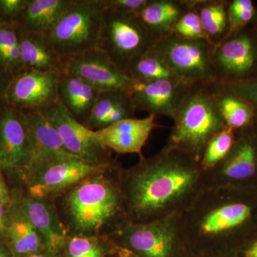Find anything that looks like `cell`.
<instances>
[{"instance_id":"obj_1","label":"cell","mask_w":257,"mask_h":257,"mask_svg":"<svg viewBox=\"0 0 257 257\" xmlns=\"http://www.w3.org/2000/svg\"><path fill=\"white\" fill-rule=\"evenodd\" d=\"M120 184L127 220L135 223L183 213L207 187L199 162L167 144L154 156L121 168Z\"/></svg>"},{"instance_id":"obj_2","label":"cell","mask_w":257,"mask_h":257,"mask_svg":"<svg viewBox=\"0 0 257 257\" xmlns=\"http://www.w3.org/2000/svg\"><path fill=\"white\" fill-rule=\"evenodd\" d=\"M189 253L233 257L257 235V186L206 187L182 214Z\"/></svg>"},{"instance_id":"obj_3","label":"cell","mask_w":257,"mask_h":257,"mask_svg":"<svg viewBox=\"0 0 257 257\" xmlns=\"http://www.w3.org/2000/svg\"><path fill=\"white\" fill-rule=\"evenodd\" d=\"M119 164L84 179L67 191L63 209L74 234L106 236L126 217Z\"/></svg>"},{"instance_id":"obj_4","label":"cell","mask_w":257,"mask_h":257,"mask_svg":"<svg viewBox=\"0 0 257 257\" xmlns=\"http://www.w3.org/2000/svg\"><path fill=\"white\" fill-rule=\"evenodd\" d=\"M213 84L189 86L167 140V145L198 162L209 140L226 127L214 100Z\"/></svg>"},{"instance_id":"obj_5","label":"cell","mask_w":257,"mask_h":257,"mask_svg":"<svg viewBox=\"0 0 257 257\" xmlns=\"http://www.w3.org/2000/svg\"><path fill=\"white\" fill-rule=\"evenodd\" d=\"M117 164L115 160L94 163L66 151L57 152L31 161L23 174L28 184L29 196L47 200Z\"/></svg>"},{"instance_id":"obj_6","label":"cell","mask_w":257,"mask_h":257,"mask_svg":"<svg viewBox=\"0 0 257 257\" xmlns=\"http://www.w3.org/2000/svg\"><path fill=\"white\" fill-rule=\"evenodd\" d=\"M182 214L176 213L149 223L126 221L107 237L140 257H189Z\"/></svg>"},{"instance_id":"obj_7","label":"cell","mask_w":257,"mask_h":257,"mask_svg":"<svg viewBox=\"0 0 257 257\" xmlns=\"http://www.w3.org/2000/svg\"><path fill=\"white\" fill-rule=\"evenodd\" d=\"M106 0H77L47 36L64 60L97 47Z\"/></svg>"},{"instance_id":"obj_8","label":"cell","mask_w":257,"mask_h":257,"mask_svg":"<svg viewBox=\"0 0 257 257\" xmlns=\"http://www.w3.org/2000/svg\"><path fill=\"white\" fill-rule=\"evenodd\" d=\"M157 41L138 15L106 5L96 48L120 68L127 72L132 62L151 50Z\"/></svg>"},{"instance_id":"obj_9","label":"cell","mask_w":257,"mask_h":257,"mask_svg":"<svg viewBox=\"0 0 257 257\" xmlns=\"http://www.w3.org/2000/svg\"><path fill=\"white\" fill-rule=\"evenodd\" d=\"M213 47L205 40H184L170 34L157 40L153 49L184 84L192 85L217 82Z\"/></svg>"},{"instance_id":"obj_10","label":"cell","mask_w":257,"mask_h":257,"mask_svg":"<svg viewBox=\"0 0 257 257\" xmlns=\"http://www.w3.org/2000/svg\"><path fill=\"white\" fill-rule=\"evenodd\" d=\"M205 175L206 187L257 186V130L255 123L250 127L236 132V140L227 156L215 169Z\"/></svg>"},{"instance_id":"obj_11","label":"cell","mask_w":257,"mask_h":257,"mask_svg":"<svg viewBox=\"0 0 257 257\" xmlns=\"http://www.w3.org/2000/svg\"><path fill=\"white\" fill-rule=\"evenodd\" d=\"M212 62L217 82H237L257 77V42L251 27L214 45Z\"/></svg>"},{"instance_id":"obj_12","label":"cell","mask_w":257,"mask_h":257,"mask_svg":"<svg viewBox=\"0 0 257 257\" xmlns=\"http://www.w3.org/2000/svg\"><path fill=\"white\" fill-rule=\"evenodd\" d=\"M62 73L72 74L99 92L124 91L131 94L136 82L98 48L64 60Z\"/></svg>"},{"instance_id":"obj_13","label":"cell","mask_w":257,"mask_h":257,"mask_svg":"<svg viewBox=\"0 0 257 257\" xmlns=\"http://www.w3.org/2000/svg\"><path fill=\"white\" fill-rule=\"evenodd\" d=\"M40 111L57 130L64 149L69 154L94 163L114 160L111 151L101 147L93 138L92 130L74 119L60 100Z\"/></svg>"},{"instance_id":"obj_14","label":"cell","mask_w":257,"mask_h":257,"mask_svg":"<svg viewBox=\"0 0 257 257\" xmlns=\"http://www.w3.org/2000/svg\"><path fill=\"white\" fill-rule=\"evenodd\" d=\"M31 159L25 115L7 103L0 107V170L23 173Z\"/></svg>"},{"instance_id":"obj_15","label":"cell","mask_w":257,"mask_h":257,"mask_svg":"<svg viewBox=\"0 0 257 257\" xmlns=\"http://www.w3.org/2000/svg\"><path fill=\"white\" fill-rule=\"evenodd\" d=\"M61 72L23 71L10 83L7 102L21 111L41 110L59 100Z\"/></svg>"},{"instance_id":"obj_16","label":"cell","mask_w":257,"mask_h":257,"mask_svg":"<svg viewBox=\"0 0 257 257\" xmlns=\"http://www.w3.org/2000/svg\"><path fill=\"white\" fill-rule=\"evenodd\" d=\"M156 116L150 115L144 119H123L101 130H92V137L101 147L120 155L138 154L142 151L154 128L159 126Z\"/></svg>"},{"instance_id":"obj_17","label":"cell","mask_w":257,"mask_h":257,"mask_svg":"<svg viewBox=\"0 0 257 257\" xmlns=\"http://www.w3.org/2000/svg\"><path fill=\"white\" fill-rule=\"evenodd\" d=\"M189 86L173 80L136 82L130 96L136 111L167 116L173 120Z\"/></svg>"},{"instance_id":"obj_18","label":"cell","mask_w":257,"mask_h":257,"mask_svg":"<svg viewBox=\"0 0 257 257\" xmlns=\"http://www.w3.org/2000/svg\"><path fill=\"white\" fill-rule=\"evenodd\" d=\"M18 204L38 231L49 252L60 256L68 234L56 210L47 199L28 196Z\"/></svg>"},{"instance_id":"obj_19","label":"cell","mask_w":257,"mask_h":257,"mask_svg":"<svg viewBox=\"0 0 257 257\" xmlns=\"http://www.w3.org/2000/svg\"><path fill=\"white\" fill-rule=\"evenodd\" d=\"M194 4V0H148L137 15L157 40L172 34L179 19Z\"/></svg>"},{"instance_id":"obj_20","label":"cell","mask_w":257,"mask_h":257,"mask_svg":"<svg viewBox=\"0 0 257 257\" xmlns=\"http://www.w3.org/2000/svg\"><path fill=\"white\" fill-rule=\"evenodd\" d=\"M16 28L23 71L63 72L64 60L54 50L47 35Z\"/></svg>"},{"instance_id":"obj_21","label":"cell","mask_w":257,"mask_h":257,"mask_svg":"<svg viewBox=\"0 0 257 257\" xmlns=\"http://www.w3.org/2000/svg\"><path fill=\"white\" fill-rule=\"evenodd\" d=\"M5 241L14 257H27L47 251L38 231L17 202L8 208Z\"/></svg>"},{"instance_id":"obj_22","label":"cell","mask_w":257,"mask_h":257,"mask_svg":"<svg viewBox=\"0 0 257 257\" xmlns=\"http://www.w3.org/2000/svg\"><path fill=\"white\" fill-rule=\"evenodd\" d=\"M77 0H26L15 26L23 31L48 35Z\"/></svg>"},{"instance_id":"obj_23","label":"cell","mask_w":257,"mask_h":257,"mask_svg":"<svg viewBox=\"0 0 257 257\" xmlns=\"http://www.w3.org/2000/svg\"><path fill=\"white\" fill-rule=\"evenodd\" d=\"M99 91L76 76L61 74L59 81V100L74 119L86 124L95 104Z\"/></svg>"},{"instance_id":"obj_24","label":"cell","mask_w":257,"mask_h":257,"mask_svg":"<svg viewBox=\"0 0 257 257\" xmlns=\"http://www.w3.org/2000/svg\"><path fill=\"white\" fill-rule=\"evenodd\" d=\"M131 96L124 91L99 93L92 113L84 126L89 130H101L109 125L135 116Z\"/></svg>"},{"instance_id":"obj_25","label":"cell","mask_w":257,"mask_h":257,"mask_svg":"<svg viewBox=\"0 0 257 257\" xmlns=\"http://www.w3.org/2000/svg\"><path fill=\"white\" fill-rule=\"evenodd\" d=\"M23 111L30 134L31 161L52 152L66 151L57 130L41 111Z\"/></svg>"},{"instance_id":"obj_26","label":"cell","mask_w":257,"mask_h":257,"mask_svg":"<svg viewBox=\"0 0 257 257\" xmlns=\"http://www.w3.org/2000/svg\"><path fill=\"white\" fill-rule=\"evenodd\" d=\"M216 82L213 84L214 100L226 126L235 133L253 126L256 121V108L239 96L221 90Z\"/></svg>"},{"instance_id":"obj_27","label":"cell","mask_w":257,"mask_h":257,"mask_svg":"<svg viewBox=\"0 0 257 257\" xmlns=\"http://www.w3.org/2000/svg\"><path fill=\"white\" fill-rule=\"evenodd\" d=\"M229 0H195L194 8L203 28L213 46L220 42L228 32L227 6Z\"/></svg>"},{"instance_id":"obj_28","label":"cell","mask_w":257,"mask_h":257,"mask_svg":"<svg viewBox=\"0 0 257 257\" xmlns=\"http://www.w3.org/2000/svg\"><path fill=\"white\" fill-rule=\"evenodd\" d=\"M127 72L136 82L158 80L182 82L154 50L153 47L135 59L128 67Z\"/></svg>"},{"instance_id":"obj_29","label":"cell","mask_w":257,"mask_h":257,"mask_svg":"<svg viewBox=\"0 0 257 257\" xmlns=\"http://www.w3.org/2000/svg\"><path fill=\"white\" fill-rule=\"evenodd\" d=\"M0 67L13 77L23 72L20 40L16 27L0 20Z\"/></svg>"},{"instance_id":"obj_30","label":"cell","mask_w":257,"mask_h":257,"mask_svg":"<svg viewBox=\"0 0 257 257\" xmlns=\"http://www.w3.org/2000/svg\"><path fill=\"white\" fill-rule=\"evenodd\" d=\"M235 140L236 133L227 126L209 140L199 162L204 173L215 169L226 158Z\"/></svg>"},{"instance_id":"obj_31","label":"cell","mask_w":257,"mask_h":257,"mask_svg":"<svg viewBox=\"0 0 257 257\" xmlns=\"http://www.w3.org/2000/svg\"><path fill=\"white\" fill-rule=\"evenodd\" d=\"M102 237L79 234L68 236L62 249L64 257H106L107 251H111L112 243L110 248L107 247L101 239Z\"/></svg>"},{"instance_id":"obj_32","label":"cell","mask_w":257,"mask_h":257,"mask_svg":"<svg viewBox=\"0 0 257 257\" xmlns=\"http://www.w3.org/2000/svg\"><path fill=\"white\" fill-rule=\"evenodd\" d=\"M256 16L257 8L252 0H229L228 32L225 37L239 33L251 26Z\"/></svg>"},{"instance_id":"obj_33","label":"cell","mask_w":257,"mask_h":257,"mask_svg":"<svg viewBox=\"0 0 257 257\" xmlns=\"http://www.w3.org/2000/svg\"><path fill=\"white\" fill-rule=\"evenodd\" d=\"M172 34L184 40H201L209 42L199 14L194 8V4L192 8L179 19Z\"/></svg>"},{"instance_id":"obj_34","label":"cell","mask_w":257,"mask_h":257,"mask_svg":"<svg viewBox=\"0 0 257 257\" xmlns=\"http://www.w3.org/2000/svg\"><path fill=\"white\" fill-rule=\"evenodd\" d=\"M224 92L244 99L257 109V77L237 82H216Z\"/></svg>"},{"instance_id":"obj_35","label":"cell","mask_w":257,"mask_h":257,"mask_svg":"<svg viewBox=\"0 0 257 257\" xmlns=\"http://www.w3.org/2000/svg\"><path fill=\"white\" fill-rule=\"evenodd\" d=\"M26 0H0V20L16 25L25 8Z\"/></svg>"},{"instance_id":"obj_36","label":"cell","mask_w":257,"mask_h":257,"mask_svg":"<svg viewBox=\"0 0 257 257\" xmlns=\"http://www.w3.org/2000/svg\"><path fill=\"white\" fill-rule=\"evenodd\" d=\"M148 0H106L107 6L126 13L138 14Z\"/></svg>"},{"instance_id":"obj_37","label":"cell","mask_w":257,"mask_h":257,"mask_svg":"<svg viewBox=\"0 0 257 257\" xmlns=\"http://www.w3.org/2000/svg\"><path fill=\"white\" fill-rule=\"evenodd\" d=\"M13 76L0 67V107L7 104V94Z\"/></svg>"},{"instance_id":"obj_38","label":"cell","mask_w":257,"mask_h":257,"mask_svg":"<svg viewBox=\"0 0 257 257\" xmlns=\"http://www.w3.org/2000/svg\"><path fill=\"white\" fill-rule=\"evenodd\" d=\"M233 257H257V235L244 243Z\"/></svg>"},{"instance_id":"obj_39","label":"cell","mask_w":257,"mask_h":257,"mask_svg":"<svg viewBox=\"0 0 257 257\" xmlns=\"http://www.w3.org/2000/svg\"><path fill=\"white\" fill-rule=\"evenodd\" d=\"M13 203L11 192L6 183L2 170H0V205L9 208Z\"/></svg>"},{"instance_id":"obj_40","label":"cell","mask_w":257,"mask_h":257,"mask_svg":"<svg viewBox=\"0 0 257 257\" xmlns=\"http://www.w3.org/2000/svg\"><path fill=\"white\" fill-rule=\"evenodd\" d=\"M8 208L0 205V238L5 240L8 227Z\"/></svg>"},{"instance_id":"obj_41","label":"cell","mask_w":257,"mask_h":257,"mask_svg":"<svg viewBox=\"0 0 257 257\" xmlns=\"http://www.w3.org/2000/svg\"><path fill=\"white\" fill-rule=\"evenodd\" d=\"M112 243V242H111ZM112 252L116 257H140L127 248L115 245L112 243Z\"/></svg>"},{"instance_id":"obj_42","label":"cell","mask_w":257,"mask_h":257,"mask_svg":"<svg viewBox=\"0 0 257 257\" xmlns=\"http://www.w3.org/2000/svg\"><path fill=\"white\" fill-rule=\"evenodd\" d=\"M0 257H14L5 240L0 238Z\"/></svg>"},{"instance_id":"obj_43","label":"cell","mask_w":257,"mask_h":257,"mask_svg":"<svg viewBox=\"0 0 257 257\" xmlns=\"http://www.w3.org/2000/svg\"><path fill=\"white\" fill-rule=\"evenodd\" d=\"M27 257H60L57 256V255L53 254V253L49 252L47 251H41L37 253H34V254L30 255V256Z\"/></svg>"},{"instance_id":"obj_44","label":"cell","mask_w":257,"mask_h":257,"mask_svg":"<svg viewBox=\"0 0 257 257\" xmlns=\"http://www.w3.org/2000/svg\"><path fill=\"white\" fill-rule=\"evenodd\" d=\"M251 27L257 42V16L256 19H255L254 22H253L252 25H251Z\"/></svg>"},{"instance_id":"obj_45","label":"cell","mask_w":257,"mask_h":257,"mask_svg":"<svg viewBox=\"0 0 257 257\" xmlns=\"http://www.w3.org/2000/svg\"><path fill=\"white\" fill-rule=\"evenodd\" d=\"M255 126H256V130H257V113H256V121H255Z\"/></svg>"},{"instance_id":"obj_46","label":"cell","mask_w":257,"mask_h":257,"mask_svg":"<svg viewBox=\"0 0 257 257\" xmlns=\"http://www.w3.org/2000/svg\"><path fill=\"white\" fill-rule=\"evenodd\" d=\"M189 257H201V256H193V255H189Z\"/></svg>"}]
</instances>
